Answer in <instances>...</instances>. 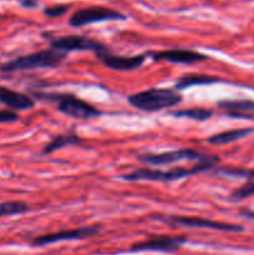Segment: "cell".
Returning <instances> with one entry per match:
<instances>
[{
  "label": "cell",
  "mask_w": 254,
  "mask_h": 255,
  "mask_svg": "<svg viewBox=\"0 0 254 255\" xmlns=\"http://www.w3.org/2000/svg\"><path fill=\"white\" fill-rule=\"evenodd\" d=\"M219 163V158L216 156H207L203 161L197 162L193 167H174L167 169H152V168H138L136 171L122 176L121 178L127 182H173L187 178L193 174L202 173L208 169L214 168Z\"/></svg>",
  "instance_id": "obj_1"
},
{
  "label": "cell",
  "mask_w": 254,
  "mask_h": 255,
  "mask_svg": "<svg viewBox=\"0 0 254 255\" xmlns=\"http://www.w3.org/2000/svg\"><path fill=\"white\" fill-rule=\"evenodd\" d=\"M128 102L141 111L156 112L181 104L182 95L177 90L153 87V89L129 95Z\"/></svg>",
  "instance_id": "obj_2"
},
{
  "label": "cell",
  "mask_w": 254,
  "mask_h": 255,
  "mask_svg": "<svg viewBox=\"0 0 254 255\" xmlns=\"http://www.w3.org/2000/svg\"><path fill=\"white\" fill-rule=\"evenodd\" d=\"M66 52L50 47V49L40 50V51L24 55L9 62H5L0 65V70L4 72H14L44 69V67H57L66 59Z\"/></svg>",
  "instance_id": "obj_3"
},
{
  "label": "cell",
  "mask_w": 254,
  "mask_h": 255,
  "mask_svg": "<svg viewBox=\"0 0 254 255\" xmlns=\"http://www.w3.org/2000/svg\"><path fill=\"white\" fill-rule=\"evenodd\" d=\"M40 99L56 102L57 110L64 115L77 120H90L99 117L101 111L71 94H36Z\"/></svg>",
  "instance_id": "obj_4"
},
{
  "label": "cell",
  "mask_w": 254,
  "mask_h": 255,
  "mask_svg": "<svg viewBox=\"0 0 254 255\" xmlns=\"http://www.w3.org/2000/svg\"><path fill=\"white\" fill-rule=\"evenodd\" d=\"M117 20H126V16L120 11L109 9V7L90 6L75 11L70 17L69 25L77 29V27L95 24V22L117 21Z\"/></svg>",
  "instance_id": "obj_5"
},
{
  "label": "cell",
  "mask_w": 254,
  "mask_h": 255,
  "mask_svg": "<svg viewBox=\"0 0 254 255\" xmlns=\"http://www.w3.org/2000/svg\"><path fill=\"white\" fill-rule=\"evenodd\" d=\"M207 157V154L201 153L191 148H181L174 151L163 152V153H149L139 157V161L149 166H169L183 161L201 162Z\"/></svg>",
  "instance_id": "obj_6"
},
{
  "label": "cell",
  "mask_w": 254,
  "mask_h": 255,
  "mask_svg": "<svg viewBox=\"0 0 254 255\" xmlns=\"http://www.w3.org/2000/svg\"><path fill=\"white\" fill-rule=\"evenodd\" d=\"M50 45L54 49L64 51L66 54L71 51H92L95 55H97L107 50V47L100 41L86 36H79V35L56 37L50 41Z\"/></svg>",
  "instance_id": "obj_7"
},
{
  "label": "cell",
  "mask_w": 254,
  "mask_h": 255,
  "mask_svg": "<svg viewBox=\"0 0 254 255\" xmlns=\"http://www.w3.org/2000/svg\"><path fill=\"white\" fill-rule=\"evenodd\" d=\"M100 231H101V228L97 226L81 227V228L76 229H65V231L35 237V238L32 239V244H34V246L41 247L59 243V242L64 241H80V239H85L89 238V237L96 236V234L100 233Z\"/></svg>",
  "instance_id": "obj_8"
},
{
  "label": "cell",
  "mask_w": 254,
  "mask_h": 255,
  "mask_svg": "<svg viewBox=\"0 0 254 255\" xmlns=\"http://www.w3.org/2000/svg\"><path fill=\"white\" fill-rule=\"evenodd\" d=\"M187 238L183 236H159L153 237L147 241L134 243L131 247V252H162V253H173L177 252Z\"/></svg>",
  "instance_id": "obj_9"
},
{
  "label": "cell",
  "mask_w": 254,
  "mask_h": 255,
  "mask_svg": "<svg viewBox=\"0 0 254 255\" xmlns=\"http://www.w3.org/2000/svg\"><path fill=\"white\" fill-rule=\"evenodd\" d=\"M166 222L172 224L182 227H189V228H206L213 229V231L219 232H233V233H239L243 232L244 228L238 224L224 223L219 221H212V219L201 218V217H183V216H172Z\"/></svg>",
  "instance_id": "obj_10"
},
{
  "label": "cell",
  "mask_w": 254,
  "mask_h": 255,
  "mask_svg": "<svg viewBox=\"0 0 254 255\" xmlns=\"http://www.w3.org/2000/svg\"><path fill=\"white\" fill-rule=\"evenodd\" d=\"M147 55H136V56H121V55H114L110 50L100 52L96 55L97 59L102 62L106 67L116 71H132L137 70L144 64Z\"/></svg>",
  "instance_id": "obj_11"
},
{
  "label": "cell",
  "mask_w": 254,
  "mask_h": 255,
  "mask_svg": "<svg viewBox=\"0 0 254 255\" xmlns=\"http://www.w3.org/2000/svg\"><path fill=\"white\" fill-rule=\"evenodd\" d=\"M154 61H168L171 64H184L191 65L196 62H202L208 60V56L202 52L194 51L188 49H172L163 50V51H156L149 54Z\"/></svg>",
  "instance_id": "obj_12"
},
{
  "label": "cell",
  "mask_w": 254,
  "mask_h": 255,
  "mask_svg": "<svg viewBox=\"0 0 254 255\" xmlns=\"http://www.w3.org/2000/svg\"><path fill=\"white\" fill-rule=\"evenodd\" d=\"M217 107L223 110L224 114L232 119L254 121L253 100H221L217 102Z\"/></svg>",
  "instance_id": "obj_13"
},
{
  "label": "cell",
  "mask_w": 254,
  "mask_h": 255,
  "mask_svg": "<svg viewBox=\"0 0 254 255\" xmlns=\"http://www.w3.org/2000/svg\"><path fill=\"white\" fill-rule=\"evenodd\" d=\"M0 104L5 105L7 109L14 111L30 110L35 106V101L29 95L15 91L6 86H0Z\"/></svg>",
  "instance_id": "obj_14"
},
{
  "label": "cell",
  "mask_w": 254,
  "mask_h": 255,
  "mask_svg": "<svg viewBox=\"0 0 254 255\" xmlns=\"http://www.w3.org/2000/svg\"><path fill=\"white\" fill-rule=\"evenodd\" d=\"M252 133H254L253 127H243V128L229 129V131L213 134V136L208 137L206 141L209 144H213V146H226V144H231L233 142L241 141V139L246 138V137H248Z\"/></svg>",
  "instance_id": "obj_15"
},
{
  "label": "cell",
  "mask_w": 254,
  "mask_h": 255,
  "mask_svg": "<svg viewBox=\"0 0 254 255\" xmlns=\"http://www.w3.org/2000/svg\"><path fill=\"white\" fill-rule=\"evenodd\" d=\"M221 80L211 75H187L177 80L174 84V90H184L192 86H202V85H212L219 82Z\"/></svg>",
  "instance_id": "obj_16"
},
{
  "label": "cell",
  "mask_w": 254,
  "mask_h": 255,
  "mask_svg": "<svg viewBox=\"0 0 254 255\" xmlns=\"http://www.w3.org/2000/svg\"><path fill=\"white\" fill-rule=\"evenodd\" d=\"M82 139L80 138L77 134L75 133H66V134H60V136L54 137L49 143L45 146L44 153H52L59 149L65 148L67 146H72V144H80Z\"/></svg>",
  "instance_id": "obj_17"
},
{
  "label": "cell",
  "mask_w": 254,
  "mask_h": 255,
  "mask_svg": "<svg viewBox=\"0 0 254 255\" xmlns=\"http://www.w3.org/2000/svg\"><path fill=\"white\" fill-rule=\"evenodd\" d=\"M172 115L179 119H189L193 121H207L213 116V111L204 107H192V109L177 110L172 112Z\"/></svg>",
  "instance_id": "obj_18"
},
{
  "label": "cell",
  "mask_w": 254,
  "mask_h": 255,
  "mask_svg": "<svg viewBox=\"0 0 254 255\" xmlns=\"http://www.w3.org/2000/svg\"><path fill=\"white\" fill-rule=\"evenodd\" d=\"M252 196H254V179H247L246 183L231 192L228 201L237 203V202L244 201Z\"/></svg>",
  "instance_id": "obj_19"
},
{
  "label": "cell",
  "mask_w": 254,
  "mask_h": 255,
  "mask_svg": "<svg viewBox=\"0 0 254 255\" xmlns=\"http://www.w3.org/2000/svg\"><path fill=\"white\" fill-rule=\"evenodd\" d=\"M29 211V207L26 203L20 201L12 202H2L0 203V218L9 216H16V214H22Z\"/></svg>",
  "instance_id": "obj_20"
},
{
  "label": "cell",
  "mask_w": 254,
  "mask_h": 255,
  "mask_svg": "<svg viewBox=\"0 0 254 255\" xmlns=\"http://www.w3.org/2000/svg\"><path fill=\"white\" fill-rule=\"evenodd\" d=\"M219 173L229 177H239V178L246 179H254V169H246V168H237V167H229V168H219Z\"/></svg>",
  "instance_id": "obj_21"
},
{
  "label": "cell",
  "mask_w": 254,
  "mask_h": 255,
  "mask_svg": "<svg viewBox=\"0 0 254 255\" xmlns=\"http://www.w3.org/2000/svg\"><path fill=\"white\" fill-rule=\"evenodd\" d=\"M69 10V5L65 4H57V5H51V6H47L44 9V14L46 15L47 17H51V19H55V17H60L62 15H65Z\"/></svg>",
  "instance_id": "obj_22"
},
{
  "label": "cell",
  "mask_w": 254,
  "mask_h": 255,
  "mask_svg": "<svg viewBox=\"0 0 254 255\" xmlns=\"http://www.w3.org/2000/svg\"><path fill=\"white\" fill-rule=\"evenodd\" d=\"M20 116L10 109L0 110V124H12V122L19 121Z\"/></svg>",
  "instance_id": "obj_23"
},
{
  "label": "cell",
  "mask_w": 254,
  "mask_h": 255,
  "mask_svg": "<svg viewBox=\"0 0 254 255\" xmlns=\"http://www.w3.org/2000/svg\"><path fill=\"white\" fill-rule=\"evenodd\" d=\"M239 214H241L242 217H244V218H248V219H252V221H254V211H249V209H242V211L239 212Z\"/></svg>",
  "instance_id": "obj_24"
},
{
  "label": "cell",
  "mask_w": 254,
  "mask_h": 255,
  "mask_svg": "<svg viewBox=\"0 0 254 255\" xmlns=\"http://www.w3.org/2000/svg\"><path fill=\"white\" fill-rule=\"evenodd\" d=\"M21 5L24 7H29V9H32V7L37 6L36 0H21Z\"/></svg>",
  "instance_id": "obj_25"
}]
</instances>
